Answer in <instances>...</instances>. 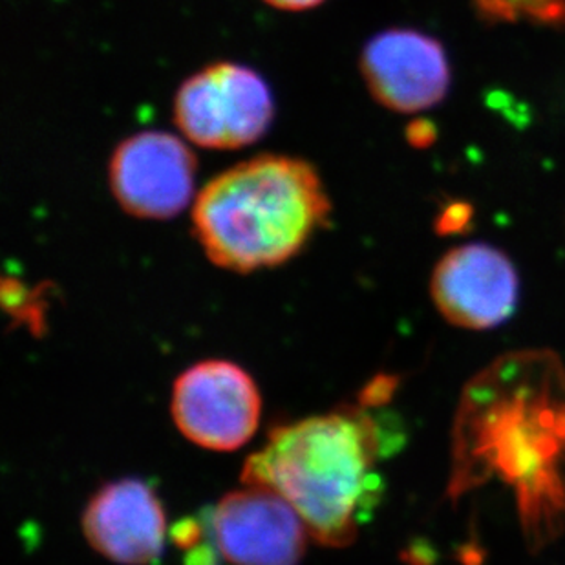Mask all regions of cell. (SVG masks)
<instances>
[{
    "label": "cell",
    "instance_id": "cell-8",
    "mask_svg": "<svg viewBox=\"0 0 565 565\" xmlns=\"http://www.w3.org/2000/svg\"><path fill=\"white\" fill-rule=\"evenodd\" d=\"M433 297L454 324L487 330L502 324L516 308L518 275L511 260L494 247H456L434 271Z\"/></svg>",
    "mask_w": 565,
    "mask_h": 565
},
{
    "label": "cell",
    "instance_id": "cell-4",
    "mask_svg": "<svg viewBox=\"0 0 565 565\" xmlns=\"http://www.w3.org/2000/svg\"><path fill=\"white\" fill-rule=\"evenodd\" d=\"M178 430L198 447L231 452L255 436L262 399L252 375L230 361H203L174 383Z\"/></svg>",
    "mask_w": 565,
    "mask_h": 565
},
{
    "label": "cell",
    "instance_id": "cell-13",
    "mask_svg": "<svg viewBox=\"0 0 565 565\" xmlns=\"http://www.w3.org/2000/svg\"><path fill=\"white\" fill-rule=\"evenodd\" d=\"M267 6L282 11H308L322 4L324 0H264Z\"/></svg>",
    "mask_w": 565,
    "mask_h": 565
},
{
    "label": "cell",
    "instance_id": "cell-6",
    "mask_svg": "<svg viewBox=\"0 0 565 565\" xmlns=\"http://www.w3.org/2000/svg\"><path fill=\"white\" fill-rule=\"evenodd\" d=\"M211 534L220 556L233 565H299L310 536L288 500L256 486L222 498Z\"/></svg>",
    "mask_w": 565,
    "mask_h": 565
},
{
    "label": "cell",
    "instance_id": "cell-3",
    "mask_svg": "<svg viewBox=\"0 0 565 565\" xmlns=\"http://www.w3.org/2000/svg\"><path fill=\"white\" fill-rule=\"evenodd\" d=\"M275 103L258 72L214 63L192 74L174 97V124L183 138L209 150H238L271 127Z\"/></svg>",
    "mask_w": 565,
    "mask_h": 565
},
{
    "label": "cell",
    "instance_id": "cell-5",
    "mask_svg": "<svg viewBox=\"0 0 565 565\" xmlns=\"http://www.w3.org/2000/svg\"><path fill=\"white\" fill-rule=\"evenodd\" d=\"M196 158L174 134L145 130L124 139L108 161V185L136 218H174L194 196Z\"/></svg>",
    "mask_w": 565,
    "mask_h": 565
},
{
    "label": "cell",
    "instance_id": "cell-2",
    "mask_svg": "<svg viewBox=\"0 0 565 565\" xmlns=\"http://www.w3.org/2000/svg\"><path fill=\"white\" fill-rule=\"evenodd\" d=\"M330 211L310 161L264 154L231 167L198 192L192 230L209 260L249 273L299 255Z\"/></svg>",
    "mask_w": 565,
    "mask_h": 565
},
{
    "label": "cell",
    "instance_id": "cell-1",
    "mask_svg": "<svg viewBox=\"0 0 565 565\" xmlns=\"http://www.w3.org/2000/svg\"><path fill=\"white\" fill-rule=\"evenodd\" d=\"M379 456L374 419L361 408H342L273 428L266 447L247 458L242 481L288 500L315 542L347 547L375 497Z\"/></svg>",
    "mask_w": 565,
    "mask_h": 565
},
{
    "label": "cell",
    "instance_id": "cell-10",
    "mask_svg": "<svg viewBox=\"0 0 565 565\" xmlns=\"http://www.w3.org/2000/svg\"><path fill=\"white\" fill-rule=\"evenodd\" d=\"M492 21L565 22V0H472Z\"/></svg>",
    "mask_w": 565,
    "mask_h": 565
},
{
    "label": "cell",
    "instance_id": "cell-12",
    "mask_svg": "<svg viewBox=\"0 0 565 565\" xmlns=\"http://www.w3.org/2000/svg\"><path fill=\"white\" fill-rule=\"evenodd\" d=\"M408 128H411L408 130V141L414 147H425V145L433 143L434 138H436V130L428 121H416Z\"/></svg>",
    "mask_w": 565,
    "mask_h": 565
},
{
    "label": "cell",
    "instance_id": "cell-9",
    "mask_svg": "<svg viewBox=\"0 0 565 565\" xmlns=\"http://www.w3.org/2000/svg\"><path fill=\"white\" fill-rule=\"evenodd\" d=\"M83 531L88 544L108 561L152 564L166 544V511L143 481H114L86 505Z\"/></svg>",
    "mask_w": 565,
    "mask_h": 565
},
{
    "label": "cell",
    "instance_id": "cell-7",
    "mask_svg": "<svg viewBox=\"0 0 565 565\" xmlns=\"http://www.w3.org/2000/svg\"><path fill=\"white\" fill-rule=\"evenodd\" d=\"M361 74L375 102L401 114L436 107L450 86V66L441 44L405 28L370 39L361 54Z\"/></svg>",
    "mask_w": 565,
    "mask_h": 565
},
{
    "label": "cell",
    "instance_id": "cell-11",
    "mask_svg": "<svg viewBox=\"0 0 565 565\" xmlns=\"http://www.w3.org/2000/svg\"><path fill=\"white\" fill-rule=\"evenodd\" d=\"M470 211L467 205H461V203H456V205H450V207L443 213L441 218H439V230L443 231H452L458 227L459 224H467V220Z\"/></svg>",
    "mask_w": 565,
    "mask_h": 565
}]
</instances>
